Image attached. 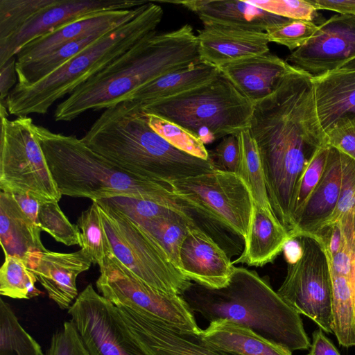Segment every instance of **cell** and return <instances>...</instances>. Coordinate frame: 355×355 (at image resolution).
<instances>
[{
    "instance_id": "7bdbcfd3",
    "label": "cell",
    "mask_w": 355,
    "mask_h": 355,
    "mask_svg": "<svg viewBox=\"0 0 355 355\" xmlns=\"http://www.w3.org/2000/svg\"><path fill=\"white\" fill-rule=\"evenodd\" d=\"M246 1L273 15L290 19L313 21L318 9L309 0H246Z\"/></svg>"
},
{
    "instance_id": "f1b7e54d",
    "label": "cell",
    "mask_w": 355,
    "mask_h": 355,
    "mask_svg": "<svg viewBox=\"0 0 355 355\" xmlns=\"http://www.w3.org/2000/svg\"><path fill=\"white\" fill-rule=\"evenodd\" d=\"M332 284L331 329L340 345H355V291L329 268Z\"/></svg>"
},
{
    "instance_id": "6da1fadb",
    "label": "cell",
    "mask_w": 355,
    "mask_h": 355,
    "mask_svg": "<svg viewBox=\"0 0 355 355\" xmlns=\"http://www.w3.org/2000/svg\"><path fill=\"white\" fill-rule=\"evenodd\" d=\"M311 76L295 68L272 94L254 104L249 130L264 174L272 180L296 179L315 153L328 146L316 112Z\"/></svg>"
},
{
    "instance_id": "2e32d148",
    "label": "cell",
    "mask_w": 355,
    "mask_h": 355,
    "mask_svg": "<svg viewBox=\"0 0 355 355\" xmlns=\"http://www.w3.org/2000/svg\"><path fill=\"white\" fill-rule=\"evenodd\" d=\"M116 308L131 333L152 355H237L207 342L202 331H184L129 308Z\"/></svg>"
},
{
    "instance_id": "bcb514c9",
    "label": "cell",
    "mask_w": 355,
    "mask_h": 355,
    "mask_svg": "<svg viewBox=\"0 0 355 355\" xmlns=\"http://www.w3.org/2000/svg\"><path fill=\"white\" fill-rule=\"evenodd\" d=\"M327 144L355 160V123L349 122L333 128L327 134Z\"/></svg>"
},
{
    "instance_id": "7402d4cb",
    "label": "cell",
    "mask_w": 355,
    "mask_h": 355,
    "mask_svg": "<svg viewBox=\"0 0 355 355\" xmlns=\"http://www.w3.org/2000/svg\"><path fill=\"white\" fill-rule=\"evenodd\" d=\"M295 69L286 60L266 53L228 63L219 70L241 94L255 104L272 94Z\"/></svg>"
},
{
    "instance_id": "836d02e7",
    "label": "cell",
    "mask_w": 355,
    "mask_h": 355,
    "mask_svg": "<svg viewBox=\"0 0 355 355\" xmlns=\"http://www.w3.org/2000/svg\"><path fill=\"white\" fill-rule=\"evenodd\" d=\"M37 278L26 262L15 256H5L0 268L1 295L18 300H29L42 292L35 286Z\"/></svg>"
},
{
    "instance_id": "ba28073f",
    "label": "cell",
    "mask_w": 355,
    "mask_h": 355,
    "mask_svg": "<svg viewBox=\"0 0 355 355\" xmlns=\"http://www.w3.org/2000/svg\"><path fill=\"white\" fill-rule=\"evenodd\" d=\"M96 201L112 255L135 277L150 287L181 295L191 281L173 263L152 236L121 213Z\"/></svg>"
},
{
    "instance_id": "f5cc1de1",
    "label": "cell",
    "mask_w": 355,
    "mask_h": 355,
    "mask_svg": "<svg viewBox=\"0 0 355 355\" xmlns=\"http://www.w3.org/2000/svg\"></svg>"
},
{
    "instance_id": "8d00e7d4",
    "label": "cell",
    "mask_w": 355,
    "mask_h": 355,
    "mask_svg": "<svg viewBox=\"0 0 355 355\" xmlns=\"http://www.w3.org/2000/svg\"><path fill=\"white\" fill-rule=\"evenodd\" d=\"M145 114L152 130L173 146L194 157L209 159V151L205 144L191 132L154 114L145 112Z\"/></svg>"
},
{
    "instance_id": "4dcf8cb0",
    "label": "cell",
    "mask_w": 355,
    "mask_h": 355,
    "mask_svg": "<svg viewBox=\"0 0 355 355\" xmlns=\"http://www.w3.org/2000/svg\"><path fill=\"white\" fill-rule=\"evenodd\" d=\"M236 137L240 152L238 174L249 186L254 203L266 211L273 214L268 200L263 169L256 141L249 128L241 130Z\"/></svg>"
},
{
    "instance_id": "5b68a950",
    "label": "cell",
    "mask_w": 355,
    "mask_h": 355,
    "mask_svg": "<svg viewBox=\"0 0 355 355\" xmlns=\"http://www.w3.org/2000/svg\"><path fill=\"white\" fill-rule=\"evenodd\" d=\"M53 178L62 196L92 201L118 196L184 207L168 184L128 173L100 155L76 136L32 125Z\"/></svg>"
},
{
    "instance_id": "7c38bea8",
    "label": "cell",
    "mask_w": 355,
    "mask_h": 355,
    "mask_svg": "<svg viewBox=\"0 0 355 355\" xmlns=\"http://www.w3.org/2000/svg\"><path fill=\"white\" fill-rule=\"evenodd\" d=\"M298 237L303 255L297 263L288 264L286 276L277 293L297 313L332 333V284L324 249L313 236Z\"/></svg>"
},
{
    "instance_id": "4fadbf2b",
    "label": "cell",
    "mask_w": 355,
    "mask_h": 355,
    "mask_svg": "<svg viewBox=\"0 0 355 355\" xmlns=\"http://www.w3.org/2000/svg\"><path fill=\"white\" fill-rule=\"evenodd\" d=\"M67 311L89 355H152L131 333L116 306L92 284Z\"/></svg>"
},
{
    "instance_id": "816d5d0a",
    "label": "cell",
    "mask_w": 355,
    "mask_h": 355,
    "mask_svg": "<svg viewBox=\"0 0 355 355\" xmlns=\"http://www.w3.org/2000/svg\"><path fill=\"white\" fill-rule=\"evenodd\" d=\"M344 69H354L355 68V58L352 60L347 61L341 67Z\"/></svg>"
},
{
    "instance_id": "d590c367",
    "label": "cell",
    "mask_w": 355,
    "mask_h": 355,
    "mask_svg": "<svg viewBox=\"0 0 355 355\" xmlns=\"http://www.w3.org/2000/svg\"><path fill=\"white\" fill-rule=\"evenodd\" d=\"M97 201L121 213L137 224L166 216L175 211L187 212L196 216L192 211L184 207L170 206L132 197L118 196Z\"/></svg>"
},
{
    "instance_id": "484cf974",
    "label": "cell",
    "mask_w": 355,
    "mask_h": 355,
    "mask_svg": "<svg viewBox=\"0 0 355 355\" xmlns=\"http://www.w3.org/2000/svg\"><path fill=\"white\" fill-rule=\"evenodd\" d=\"M41 230L21 209L11 193H0V241L5 256L24 261L37 251L46 250Z\"/></svg>"
},
{
    "instance_id": "30bf717a",
    "label": "cell",
    "mask_w": 355,
    "mask_h": 355,
    "mask_svg": "<svg viewBox=\"0 0 355 355\" xmlns=\"http://www.w3.org/2000/svg\"><path fill=\"white\" fill-rule=\"evenodd\" d=\"M168 184L196 216L211 220L245 238L254 202L249 186L238 173L215 169Z\"/></svg>"
},
{
    "instance_id": "8fae6325",
    "label": "cell",
    "mask_w": 355,
    "mask_h": 355,
    "mask_svg": "<svg viewBox=\"0 0 355 355\" xmlns=\"http://www.w3.org/2000/svg\"><path fill=\"white\" fill-rule=\"evenodd\" d=\"M98 293L116 306H124L184 331L200 333L193 311L181 295L158 291L135 277L112 254L100 268Z\"/></svg>"
},
{
    "instance_id": "d4e9b609",
    "label": "cell",
    "mask_w": 355,
    "mask_h": 355,
    "mask_svg": "<svg viewBox=\"0 0 355 355\" xmlns=\"http://www.w3.org/2000/svg\"><path fill=\"white\" fill-rule=\"evenodd\" d=\"M289 232L270 214L254 203L241 256L233 263L260 267L272 262L282 252Z\"/></svg>"
},
{
    "instance_id": "ac0fdd59",
    "label": "cell",
    "mask_w": 355,
    "mask_h": 355,
    "mask_svg": "<svg viewBox=\"0 0 355 355\" xmlns=\"http://www.w3.org/2000/svg\"><path fill=\"white\" fill-rule=\"evenodd\" d=\"M180 259L184 275L210 288L226 286L235 269L223 248L198 225L189 227Z\"/></svg>"
},
{
    "instance_id": "7dc6e473",
    "label": "cell",
    "mask_w": 355,
    "mask_h": 355,
    "mask_svg": "<svg viewBox=\"0 0 355 355\" xmlns=\"http://www.w3.org/2000/svg\"><path fill=\"white\" fill-rule=\"evenodd\" d=\"M16 59L12 58L2 66H0V100L5 103L12 89L15 86L17 75L16 72Z\"/></svg>"
},
{
    "instance_id": "d6a6232c",
    "label": "cell",
    "mask_w": 355,
    "mask_h": 355,
    "mask_svg": "<svg viewBox=\"0 0 355 355\" xmlns=\"http://www.w3.org/2000/svg\"><path fill=\"white\" fill-rule=\"evenodd\" d=\"M80 231V245L90 256L92 263L101 268L107 257L112 254L106 235L98 204L92 205L82 212L77 220Z\"/></svg>"
},
{
    "instance_id": "f546056e",
    "label": "cell",
    "mask_w": 355,
    "mask_h": 355,
    "mask_svg": "<svg viewBox=\"0 0 355 355\" xmlns=\"http://www.w3.org/2000/svg\"><path fill=\"white\" fill-rule=\"evenodd\" d=\"M137 225L158 241L180 271V249L189 227L198 225L195 216L187 212L175 211Z\"/></svg>"
},
{
    "instance_id": "f6af8a7d",
    "label": "cell",
    "mask_w": 355,
    "mask_h": 355,
    "mask_svg": "<svg viewBox=\"0 0 355 355\" xmlns=\"http://www.w3.org/2000/svg\"><path fill=\"white\" fill-rule=\"evenodd\" d=\"M209 154L215 169L238 173L240 152L236 135H229L222 138L216 148L209 151Z\"/></svg>"
},
{
    "instance_id": "1f68e13d",
    "label": "cell",
    "mask_w": 355,
    "mask_h": 355,
    "mask_svg": "<svg viewBox=\"0 0 355 355\" xmlns=\"http://www.w3.org/2000/svg\"><path fill=\"white\" fill-rule=\"evenodd\" d=\"M0 355H45L3 299L0 300Z\"/></svg>"
},
{
    "instance_id": "4316f807",
    "label": "cell",
    "mask_w": 355,
    "mask_h": 355,
    "mask_svg": "<svg viewBox=\"0 0 355 355\" xmlns=\"http://www.w3.org/2000/svg\"><path fill=\"white\" fill-rule=\"evenodd\" d=\"M202 336L213 345L237 355H293L286 347L223 319L210 322L208 327L202 330Z\"/></svg>"
},
{
    "instance_id": "7a4b0ae2",
    "label": "cell",
    "mask_w": 355,
    "mask_h": 355,
    "mask_svg": "<svg viewBox=\"0 0 355 355\" xmlns=\"http://www.w3.org/2000/svg\"><path fill=\"white\" fill-rule=\"evenodd\" d=\"M200 61L197 37L190 25L155 33L68 95L58 105L55 120L71 121L87 111L105 110L128 100L153 80Z\"/></svg>"
},
{
    "instance_id": "5bb4252c",
    "label": "cell",
    "mask_w": 355,
    "mask_h": 355,
    "mask_svg": "<svg viewBox=\"0 0 355 355\" xmlns=\"http://www.w3.org/2000/svg\"><path fill=\"white\" fill-rule=\"evenodd\" d=\"M355 58V16L334 15L318 25L314 35L286 58L312 76L341 67Z\"/></svg>"
},
{
    "instance_id": "603a6c76",
    "label": "cell",
    "mask_w": 355,
    "mask_h": 355,
    "mask_svg": "<svg viewBox=\"0 0 355 355\" xmlns=\"http://www.w3.org/2000/svg\"><path fill=\"white\" fill-rule=\"evenodd\" d=\"M200 59L218 69L228 63L269 53L265 32L204 27L196 35Z\"/></svg>"
},
{
    "instance_id": "60d3db41",
    "label": "cell",
    "mask_w": 355,
    "mask_h": 355,
    "mask_svg": "<svg viewBox=\"0 0 355 355\" xmlns=\"http://www.w3.org/2000/svg\"><path fill=\"white\" fill-rule=\"evenodd\" d=\"M318 27L313 21L290 19L269 28L266 33L270 42H276L295 51L314 35Z\"/></svg>"
},
{
    "instance_id": "8992f818",
    "label": "cell",
    "mask_w": 355,
    "mask_h": 355,
    "mask_svg": "<svg viewBox=\"0 0 355 355\" xmlns=\"http://www.w3.org/2000/svg\"><path fill=\"white\" fill-rule=\"evenodd\" d=\"M163 15L160 6L148 1L133 18L104 34L48 76L29 85L16 84L5 101L8 113L17 117L46 114L55 101L157 33Z\"/></svg>"
},
{
    "instance_id": "b9f144b4",
    "label": "cell",
    "mask_w": 355,
    "mask_h": 355,
    "mask_svg": "<svg viewBox=\"0 0 355 355\" xmlns=\"http://www.w3.org/2000/svg\"><path fill=\"white\" fill-rule=\"evenodd\" d=\"M341 159L342 182L338 201L333 214L320 229L350 215L355 216V160L343 153Z\"/></svg>"
},
{
    "instance_id": "681fc988",
    "label": "cell",
    "mask_w": 355,
    "mask_h": 355,
    "mask_svg": "<svg viewBox=\"0 0 355 355\" xmlns=\"http://www.w3.org/2000/svg\"><path fill=\"white\" fill-rule=\"evenodd\" d=\"M308 355H340L334 344L320 328L313 333V341Z\"/></svg>"
},
{
    "instance_id": "9c48e42d",
    "label": "cell",
    "mask_w": 355,
    "mask_h": 355,
    "mask_svg": "<svg viewBox=\"0 0 355 355\" xmlns=\"http://www.w3.org/2000/svg\"><path fill=\"white\" fill-rule=\"evenodd\" d=\"M0 103V189L10 193L28 194L41 200L59 202L62 194L53 178L28 116L8 118Z\"/></svg>"
},
{
    "instance_id": "ee69618b",
    "label": "cell",
    "mask_w": 355,
    "mask_h": 355,
    "mask_svg": "<svg viewBox=\"0 0 355 355\" xmlns=\"http://www.w3.org/2000/svg\"><path fill=\"white\" fill-rule=\"evenodd\" d=\"M45 355H89L71 321H65L51 336Z\"/></svg>"
},
{
    "instance_id": "ab89813d",
    "label": "cell",
    "mask_w": 355,
    "mask_h": 355,
    "mask_svg": "<svg viewBox=\"0 0 355 355\" xmlns=\"http://www.w3.org/2000/svg\"><path fill=\"white\" fill-rule=\"evenodd\" d=\"M340 222L343 227L340 248L331 258L326 255L331 270L345 277L355 291V216L350 215Z\"/></svg>"
},
{
    "instance_id": "d6986e66",
    "label": "cell",
    "mask_w": 355,
    "mask_h": 355,
    "mask_svg": "<svg viewBox=\"0 0 355 355\" xmlns=\"http://www.w3.org/2000/svg\"><path fill=\"white\" fill-rule=\"evenodd\" d=\"M141 6L85 15L28 43L16 55V63L35 60L71 41L96 33L112 31L133 18Z\"/></svg>"
},
{
    "instance_id": "83f0119b",
    "label": "cell",
    "mask_w": 355,
    "mask_h": 355,
    "mask_svg": "<svg viewBox=\"0 0 355 355\" xmlns=\"http://www.w3.org/2000/svg\"><path fill=\"white\" fill-rule=\"evenodd\" d=\"M220 75L218 67L200 61L153 80L137 89L128 99L146 105L194 89Z\"/></svg>"
},
{
    "instance_id": "cb8c5ba5",
    "label": "cell",
    "mask_w": 355,
    "mask_h": 355,
    "mask_svg": "<svg viewBox=\"0 0 355 355\" xmlns=\"http://www.w3.org/2000/svg\"><path fill=\"white\" fill-rule=\"evenodd\" d=\"M341 182V153L329 147L324 173L297 219L291 238L312 236L330 218L338 201Z\"/></svg>"
},
{
    "instance_id": "52a82bcc",
    "label": "cell",
    "mask_w": 355,
    "mask_h": 355,
    "mask_svg": "<svg viewBox=\"0 0 355 355\" xmlns=\"http://www.w3.org/2000/svg\"><path fill=\"white\" fill-rule=\"evenodd\" d=\"M141 106L146 113L182 126L204 144L249 128L254 109L221 74L194 89Z\"/></svg>"
},
{
    "instance_id": "e0dca14e",
    "label": "cell",
    "mask_w": 355,
    "mask_h": 355,
    "mask_svg": "<svg viewBox=\"0 0 355 355\" xmlns=\"http://www.w3.org/2000/svg\"><path fill=\"white\" fill-rule=\"evenodd\" d=\"M48 293L49 298L62 309H69L78 295L77 277L88 270L92 263L87 252L37 251L24 260Z\"/></svg>"
},
{
    "instance_id": "74e56055",
    "label": "cell",
    "mask_w": 355,
    "mask_h": 355,
    "mask_svg": "<svg viewBox=\"0 0 355 355\" xmlns=\"http://www.w3.org/2000/svg\"><path fill=\"white\" fill-rule=\"evenodd\" d=\"M329 149V146H324L315 153L299 181L293 205V230L308 200L324 173Z\"/></svg>"
},
{
    "instance_id": "c3c4849f",
    "label": "cell",
    "mask_w": 355,
    "mask_h": 355,
    "mask_svg": "<svg viewBox=\"0 0 355 355\" xmlns=\"http://www.w3.org/2000/svg\"><path fill=\"white\" fill-rule=\"evenodd\" d=\"M318 10H328L340 15L355 16V0H309Z\"/></svg>"
},
{
    "instance_id": "3957f363",
    "label": "cell",
    "mask_w": 355,
    "mask_h": 355,
    "mask_svg": "<svg viewBox=\"0 0 355 355\" xmlns=\"http://www.w3.org/2000/svg\"><path fill=\"white\" fill-rule=\"evenodd\" d=\"M81 139L123 171L155 182L215 170L210 159L180 150L152 130L141 105L132 99L105 109Z\"/></svg>"
},
{
    "instance_id": "e575fe53",
    "label": "cell",
    "mask_w": 355,
    "mask_h": 355,
    "mask_svg": "<svg viewBox=\"0 0 355 355\" xmlns=\"http://www.w3.org/2000/svg\"><path fill=\"white\" fill-rule=\"evenodd\" d=\"M35 223L58 242L66 245H80L79 227L69 220L58 201L40 200Z\"/></svg>"
},
{
    "instance_id": "9a60e30c",
    "label": "cell",
    "mask_w": 355,
    "mask_h": 355,
    "mask_svg": "<svg viewBox=\"0 0 355 355\" xmlns=\"http://www.w3.org/2000/svg\"><path fill=\"white\" fill-rule=\"evenodd\" d=\"M148 1L135 0H54L38 10L17 31L0 40V66L30 42L85 15L132 9Z\"/></svg>"
},
{
    "instance_id": "ffe728a7",
    "label": "cell",
    "mask_w": 355,
    "mask_h": 355,
    "mask_svg": "<svg viewBox=\"0 0 355 355\" xmlns=\"http://www.w3.org/2000/svg\"><path fill=\"white\" fill-rule=\"evenodd\" d=\"M160 2L181 5L194 12L202 21L204 27L266 33L269 28L290 20L270 13L246 1L191 0Z\"/></svg>"
},
{
    "instance_id": "f35d334b",
    "label": "cell",
    "mask_w": 355,
    "mask_h": 355,
    "mask_svg": "<svg viewBox=\"0 0 355 355\" xmlns=\"http://www.w3.org/2000/svg\"><path fill=\"white\" fill-rule=\"evenodd\" d=\"M54 0H0V40L20 27L35 12Z\"/></svg>"
},
{
    "instance_id": "44dd1931",
    "label": "cell",
    "mask_w": 355,
    "mask_h": 355,
    "mask_svg": "<svg viewBox=\"0 0 355 355\" xmlns=\"http://www.w3.org/2000/svg\"><path fill=\"white\" fill-rule=\"evenodd\" d=\"M316 112L325 135L333 128L355 123V68H339L312 76Z\"/></svg>"
},
{
    "instance_id": "f907efd6",
    "label": "cell",
    "mask_w": 355,
    "mask_h": 355,
    "mask_svg": "<svg viewBox=\"0 0 355 355\" xmlns=\"http://www.w3.org/2000/svg\"><path fill=\"white\" fill-rule=\"evenodd\" d=\"M282 252L288 265L297 263L303 255V247L300 237L288 239L284 243Z\"/></svg>"
},
{
    "instance_id": "277c9868",
    "label": "cell",
    "mask_w": 355,
    "mask_h": 355,
    "mask_svg": "<svg viewBox=\"0 0 355 355\" xmlns=\"http://www.w3.org/2000/svg\"><path fill=\"white\" fill-rule=\"evenodd\" d=\"M181 296L209 322L228 320L291 352L311 347L300 314L254 270L235 267L226 286L216 289L191 282Z\"/></svg>"
}]
</instances>
